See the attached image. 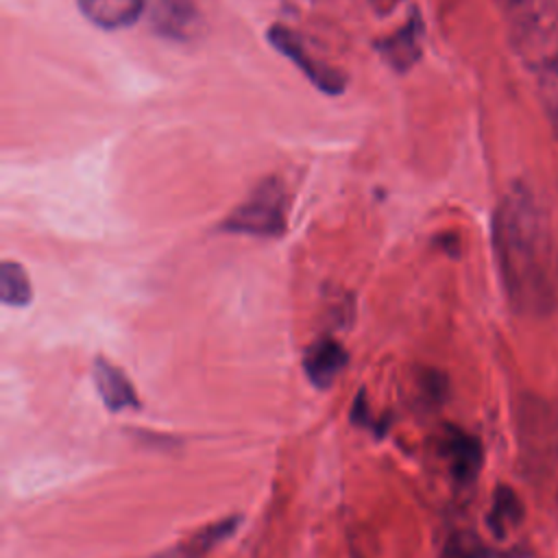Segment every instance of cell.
<instances>
[{"label":"cell","mask_w":558,"mask_h":558,"mask_svg":"<svg viewBox=\"0 0 558 558\" xmlns=\"http://www.w3.org/2000/svg\"><path fill=\"white\" fill-rule=\"evenodd\" d=\"M493 251L512 310L549 316L558 307V244L545 209L523 183H514L495 209Z\"/></svg>","instance_id":"cell-1"},{"label":"cell","mask_w":558,"mask_h":558,"mask_svg":"<svg viewBox=\"0 0 558 558\" xmlns=\"http://www.w3.org/2000/svg\"><path fill=\"white\" fill-rule=\"evenodd\" d=\"M286 211L288 196L283 183L268 177L222 220V229L229 233L277 238L286 229Z\"/></svg>","instance_id":"cell-2"},{"label":"cell","mask_w":558,"mask_h":558,"mask_svg":"<svg viewBox=\"0 0 558 558\" xmlns=\"http://www.w3.org/2000/svg\"><path fill=\"white\" fill-rule=\"evenodd\" d=\"M268 41H270L283 57H288L320 92L331 94V96L344 92V85H347L344 74L338 72L336 68L327 65L325 61L312 57V54L307 52V48L303 46L301 37H299L292 28H288V26H283V24L270 26V28H268Z\"/></svg>","instance_id":"cell-3"},{"label":"cell","mask_w":558,"mask_h":558,"mask_svg":"<svg viewBox=\"0 0 558 558\" xmlns=\"http://www.w3.org/2000/svg\"><path fill=\"white\" fill-rule=\"evenodd\" d=\"M150 24L161 37L192 41L203 31V15L194 0H155Z\"/></svg>","instance_id":"cell-4"},{"label":"cell","mask_w":558,"mask_h":558,"mask_svg":"<svg viewBox=\"0 0 558 558\" xmlns=\"http://www.w3.org/2000/svg\"><path fill=\"white\" fill-rule=\"evenodd\" d=\"M440 453L458 484L475 482L482 469V445L473 434L449 425L440 438Z\"/></svg>","instance_id":"cell-5"},{"label":"cell","mask_w":558,"mask_h":558,"mask_svg":"<svg viewBox=\"0 0 558 558\" xmlns=\"http://www.w3.org/2000/svg\"><path fill=\"white\" fill-rule=\"evenodd\" d=\"M423 50V20L416 11L408 17V22L395 31L390 37L379 41V52L384 61L397 72H408L421 57Z\"/></svg>","instance_id":"cell-6"},{"label":"cell","mask_w":558,"mask_h":558,"mask_svg":"<svg viewBox=\"0 0 558 558\" xmlns=\"http://www.w3.org/2000/svg\"><path fill=\"white\" fill-rule=\"evenodd\" d=\"M347 362V349L333 338L314 340L303 355V368L307 373V379L318 388H329L344 371Z\"/></svg>","instance_id":"cell-7"},{"label":"cell","mask_w":558,"mask_h":558,"mask_svg":"<svg viewBox=\"0 0 558 558\" xmlns=\"http://www.w3.org/2000/svg\"><path fill=\"white\" fill-rule=\"evenodd\" d=\"M92 377H94V384H96V390H98L102 403L111 412H120V410L140 405L133 384L126 379V375L118 366H113L105 357H98L94 362Z\"/></svg>","instance_id":"cell-8"},{"label":"cell","mask_w":558,"mask_h":558,"mask_svg":"<svg viewBox=\"0 0 558 558\" xmlns=\"http://www.w3.org/2000/svg\"><path fill=\"white\" fill-rule=\"evenodd\" d=\"M238 523H240V517H229V519L216 521V523L205 525L203 530L194 532L185 541L177 543L174 547H168L148 558H203L211 547H216L220 541H225L229 534H233Z\"/></svg>","instance_id":"cell-9"},{"label":"cell","mask_w":558,"mask_h":558,"mask_svg":"<svg viewBox=\"0 0 558 558\" xmlns=\"http://www.w3.org/2000/svg\"><path fill=\"white\" fill-rule=\"evenodd\" d=\"M142 0H78L81 13L107 31L131 26L142 13Z\"/></svg>","instance_id":"cell-10"},{"label":"cell","mask_w":558,"mask_h":558,"mask_svg":"<svg viewBox=\"0 0 558 558\" xmlns=\"http://www.w3.org/2000/svg\"><path fill=\"white\" fill-rule=\"evenodd\" d=\"M523 517H525V508H523L519 495L510 486L499 484L493 493V504H490V510L486 517L488 527L497 536H506V532L510 527H517L523 521Z\"/></svg>","instance_id":"cell-11"},{"label":"cell","mask_w":558,"mask_h":558,"mask_svg":"<svg viewBox=\"0 0 558 558\" xmlns=\"http://www.w3.org/2000/svg\"><path fill=\"white\" fill-rule=\"evenodd\" d=\"M0 299L13 307H22L33 299L28 275L17 262H2L0 266Z\"/></svg>","instance_id":"cell-12"},{"label":"cell","mask_w":558,"mask_h":558,"mask_svg":"<svg viewBox=\"0 0 558 558\" xmlns=\"http://www.w3.org/2000/svg\"><path fill=\"white\" fill-rule=\"evenodd\" d=\"M534 76L538 81L541 102L547 111L554 133L558 135V54L551 61H547L543 68H538Z\"/></svg>","instance_id":"cell-13"},{"label":"cell","mask_w":558,"mask_h":558,"mask_svg":"<svg viewBox=\"0 0 558 558\" xmlns=\"http://www.w3.org/2000/svg\"><path fill=\"white\" fill-rule=\"evenodd\" d=\"M442 558H488V549L475 534L458 532L447 541Z\"/></svg>","instance_id":"cell-14"},{"label":"cell","mask_w":558,"mask_h":558,"mask_svg":"<svg viewBox=\"0 0 558 558\" xmlns=\"http://www.w3.org/2000/svg\"><path fill=\"white\" fill-rule=\"evenodd\" d=\"M497 2H499V7H501L510 17H517V15L525 13V11H530V9L538 7V4H543L545 0H497Z\"/></svg>","instance_id":"cell-15"},{"label":"cell","mask_w":558,"mask_h":558,"mask_svg":"<svg viewBox=\"0 0 558 558\" xmlns=\"http://www.w3.org/2000/svg\"><path fill=\"white\" fill-rule=\"evenodd\" d=\"M375 2H379L381 7H386V9H388V7H390V4H395L397 0H375Z\"/></svg>","instance_id":"cell-16"}]
</instances>
